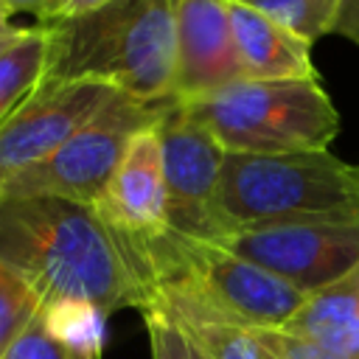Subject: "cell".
Returning <instances> with one entry per match:
<instances>
[{"label": "cell", "mask_w": 359, "mask_h": 359, "mask_svg": "<svg viewBox=\"0 0 359 359\" xmlns=\"http://www.w3.org/2000/svg\"><path fill=\"white\" fill-rule=\"evenodd\" d=\"M0 264L31 289L39 309L93 303L107 314L143 311L154 292L143 238L59 196L0 199Z\"/></svg>", "instance_id": "obj_1"}, {"label": "cell", "mask_w": 359, "mask_h": 359, "mask_svg": "<svg viewBox=\"0 0 359 359\" xmlns=\"http://www.w3.org/2000/svg\"><path fill=\"white\" fill-rule=\"evenodd\" d=\"M174 3L109 0L48 28L45 81H104L140 101L174 98Z\"/></svg>", "instance_id": "obj_2"}, {"label": "cell", "mask_w": 359, "mask_h": 359, "mask_svg": "<svg viewBox=\"0 0 359 359\" xmlns=\"http://www.w3.org/2000/svg\"><path fill=\"white\" fill-rule=\"evenodd\" d=\"M154 292L244 328H280L306 300V292L252 261L171 230L140 236ZM151 292V294H154Z\"/></svg>", "instance_id": "obj_3"}, {"label": "cell", "mask_w": 359, "mask_h": 359, "mask_svg": "<svg viewBox=\"0 0 359 359\" xmlns=\"http://www.w3.org/2000/svg\"><path fill=\"white\" fill-rule=\"evenodd\" d=\"M222 202L236 230L286 222H359V165L328 149L227 151Z\"/></svg>", "instance_id": "obj_4"}, {"label": "cell", "mask_w": 359, "mask_h": 359, "mask_svg": "<svg viewBox=\"0 0 359 359\" xmlns=\"http://www.w3.org/2000/svg\"><path fill=\"white\" fill-rule=\"evenodd\" d=\"M185 109L227 151L244 154L328 149V143L339 135V112L317 79H238L185 104Z\"/></svg>", "instance_id": "obj_5"}, {"label": "cell", "mask_w": 359, "mask_h": 359, "mask_svg": "<svg viewBox=\"0 0 359 359\" xmlns=\"http://www.w3.org/2000/svg\"><path fill=\"white\" fill-rule=\"evenodd\" d=\"M174 101L177 98L140 101L112 90L81 129H76L50 157L14 177L0 191V199L59 196L98 208L129 140L140 129L157 123Z\"/></svg>", "instance_id": "obj_6"}, {"label": "cell", "mask_w": 359, "mask_h": 359, "mask_svg": "<svg viewBox=\"0 0 359 359\" xmlns=\"http://www.w3.org/2000/svg\"><path fill=\"white\" fill-rule=\"evenodd\" d=\"M157 129L163 146L168 230L216 244L236 230L222 202L227 149L180 101L163 112Z\"/></svg>", "instance_id": "obj_7"}, {"label": "cell", "mask_w": 359, "mask_h": 359, "mask_svg": "<svg viewBox=\"0 0 359 359\" xmlns=\"http://www.w3.org/2000/svg\"><path fill=\"white\" fill-rule=\"evenodd\" d=\"M216 244L311 294L359 264V222L252 224Z\"/></svg>", "instance_id": "obj_8"}, {"label": "cell", "mask_w": 359, "mask_h": 359, "mask_svg": "<svg viewBox=\"0 0 359 359\" xmlns=\"http://www.w3.org/2000/svg\"><path fill=\"white\" fill-rule=\"evenodd\" d=\"M115 87L104 81H42V87L0 123V191L50 157L81 129Z\"/></svg>", "instance_id": "obj_9"}, {"label": "cell", "mask_w": 359, "mask_h": 359, "mask_svg": "<svg viewBox=\"0 0 359 359\" xmlns=\"http://www.w3.org/2000/svg\"><path fill=\"white\" fill-rule=\"evenodd\" d=\"M230 0L174 3V98L191 104L238 79L230 31Z\"/></svg>", "instance_id": "obj_10"}, {"label": "cell", "mask_w": 359, "mask_h": 359, "mask_svg": "<svg viewBox=\"0 0 359 359\" xmlns=\"http://www.w3.org/2000/svg\"><path fill=\"white\" fill-rule=\"evenodd\" d=\"M157 123L140 129L129 140L107 185V194L101 205L95 208L107 222H112L115 227L132 236H154V233L168 230L163 146H160Z\"/></svg>", "instance_id": "obj_11"}, {"label": "cell", "mask_w": 359, "mask_h": 359, "mask_svg": "<svg viewBox=\"0 0 359 359\" xmlns=\"http://www.w3.org/2000/svg\"><path fill=\"white\" fill-rule=\"evenodd\" d=\"M230 31L244 79L303 81L317 79L311 45L258 8L230 0Z\"/></svg>", "instance_id": "obj_12"}, {"label": "cell", "mask_w": 359, "mask_h": 359, "mask_svg": "<svg viewBox=\"0 0 359 359\" xmlns=\"http://www.w3.org/2000/svg\"><path fill=\"white\" fill-rule=\"evenodd\" d=\"M278 331L359 359V264L334 283L306 294L303 306Z\"/></svg>", "instance_id": "obj_13"}, {"label": "cell", "mask_w": 359, "mask_h": 359, "mask_svg": "<svg viewBox=\"0 0 359 359\" xmlns=\"http://www.w3.org/2000/svg\"><path fill=\"white\" fill-rule=\"evenodd\" d=\"M146 309H160L163 314H168L202 359H269V353L255 339L252 328L227 323L222 317L199 311V309H194L182 300L165 297L160 292L151 294Z\"/></svg>", "instance_id": "obj_14"}, {"label": "cell", "mask_w": 359, "mask_h": 359, "mask_svg": "<svg viewBox=\"0 0 359 359\" xmlns=\"http://www.w3.org/2000/svg\"><path fill=\"white\" fill-rule=\"evenodd\" d=\"M45 70H48V28L36 22L25 28L22 36L0 56V123L42 87Z\"/></svg>", "instance_id": "obj_15"}, {"label": "cell", "mask_w": 359, "mask_h": 359, "mask_svg": "<svg viewBox=\"0 0 359 359\" xmlns=\"http://www.w3.org/2000/svg\"><path fill=\"white\" fill-rule=\"evenodd\" d=\"M39 317L65 359H101L107 342V311L93 303H56L39 309Z\"/></svg>", "instance_id": "obj_16"}, {"label": "cell", "mask_w": 359, "mask_h": 359, "mask_svg": "<svg viewBox=\"0 0 359 359\" xmlns=\"http://www.w3.org/2000/svg\"><path fill=\"white\" fill-rule=\"evenodd\" d=\"M250 8L264 11L309 45H314L323 34H334V22L342 0H236Z\"/></svg>", "instance_id": "obj_17"}, {"label": "cell", "mask_w": 359, "mask_h": 359, "mask_svg": "<svg viewBox=\"0 0 359 359\" xmlns=\"http://www.w3.org/2000/svg\"><path fill=\"white\" fill-rule=\"evenodd\" d=\"M36 314L39 303L31 289L0 264V359Z\"/></svg>", "instance_id": "obj_18"}, {"label": "cell", "mask_w": 359, "mask_h": 359, "mask_svg": "<svg viewBox=\"0 0 359 359\" xmlns=\"http://www.w3.org/2000/svg\"><path fill=\"white\" fill-rule=\"evenodd\" d=\"M140 314L146 323L151 359H202L168 314H163L160 309H146Z\"/></svg>", "instance_id": "obj_19"}, {"label": "cell", "mask_w": 359, "mask_h": 359, "mask_svg": "<svg viewBox=\"0 0 359 359\" xmlns=\"http://www.w3.org/2000/svg\"><path fill=\"white\" fill-rule=\"evenodd\" d=\"M252 334L261 342V348L269 353V359H348L337 351H328L317 342L292 337L278 328H252Z\"/></svg>", "instance_id": "obj_20"}, {"label": "cell", "mask_w": 359, "mask_h": 359, "mask_svg": "<svg viewBox=\"0 0 359 359\" xmlns=\"http://www.w3.org/2000/svg\"><path fill=\"white\" fill-rule=\"evenodd\" d=\"M3 359H65L62 348L56 345V339L48 334L42 317L36 314L25 328L22 334L11 342V348L6 351Z\"/></svg>", "instance_id": "obj_21"}, {"label": "cell", "mask_w": 359, "mask_h": 359, "mask_svg": "<svg viewBox=\"0 0 359 359\" xmlns=\"http://www.w3.org/2000/svg\"><path fill=\"white\" fill-rule=\"evenodd\" d=\"M104 3H109V0H53L36 20L39 22H62V20H73L87 11H95Z\"/></svg>", "instance_id": "obj_22"}, {"label": "cell", "mask_w": 359, "mask_h": 359, "mask_svg": "<svg viewBox=\"0 0 359 359\" xmlns=\"http://www.w3.org/2000/svg\"><path fill=\"white\" fill-rule=\"evenodd\" d=\"M334 34L359 42V0H342L337 22H334Z\"/></svg>", "instance_id": "obj_23"}, {"label": "cell", "mask_w": 359, "mask_h": 359, "mask_svg": "<svg viewBox=\"0 0 359 359\" xmlns=\"http://www.w3.org/2000/svg\"><path fill=\"white\" fill-rule=\"evenodd\" d=\"M53 0H0V14L3 17H11V14H20V11H28L34 17H39Z\"/></svg>", "instance_id": "obj_24"}, {"label": "cell", "mask_w": 359, "mask_h": 359, "mask_svg": "<svg viewBox=\"0 0 359 359\" xmlns=\"http://www.w3.org/2000/svg\"><path fill=\"white\" fill-rule=\"evenodd\" d=\"M22 31H25V28H14V25H8V28L0 31V56H3V53L22 36Z\"/></svg>", "instance_id": "obj_25"}, {"label": "cell", "mask_w": 359, "mask_h": 359, "mask_svg": "<svg viewBox=\"0 0 359 359\" xmlns=\"http://www.w3.org/2000/svg\"><path fill=\"white\" fill-rule=\"evenodd\" d=\"M8 25H11V22H8V17H3V14H0V31H3V28H8Z\"/></svg>", "instance_id": "obj_26"}]
</instances>
